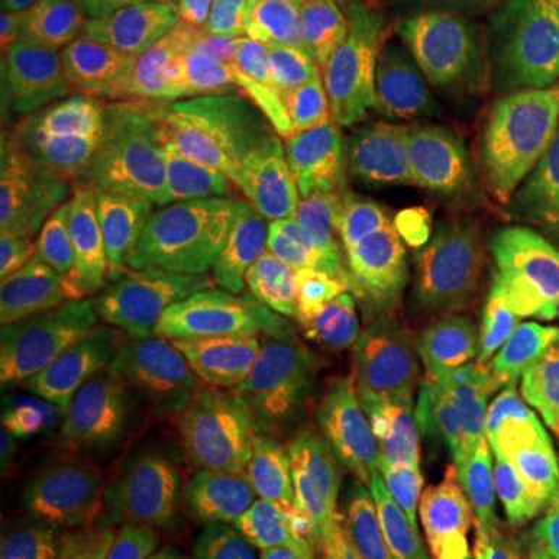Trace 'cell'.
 I'll return each instance as SVG.
<instances>
[{
    "label": "cell",
    "instance_id": "6da1fadb",
    "mask_svg": "<svg viewBox=\"0 0 559 559\" xmlns=\"http://www.w3.org/2000/svg\"><path fill=\"white\" fill-rule=\"evenodd\" d=\"M320 271L364 311L479 370L491 320L554 264L491 190L423 187L314 209L277 202Z\"/></svg>",
    "mask_w": 559,
    "mask_h": 559
},
{
    "label": "cell",
    "instance_id": "7a4b0ae2",
    "mask_svg": "<svg viewBox=\"0 0 559 559\" xmlns=\"http://www.w3.org/2000/svg\"><path fill=\"white\" fill-rule=\"evenodd\" d=\"M153 364L340 411L326 280L318 252L277 202L209 212L200 289Z\"/></svg>",
    "mask_w": 559,
    "mask_h": 559
},
{
    "label": "cell",
    "instance_id": "3957f363",
    "mask_svg": "<svg viewBox=\"0 0 559 559\" xmlns=\"http://www.w3.org/2000/svg\"><path fill=\"white\" fill-rule=\"evenodd\" d=\"M476 426V399L370 401L308 419L267 503L259 538L411 547L448 500Z\"/></svg>",
    "mask_w": 559,
    "mask_h": 559
},
{
    "label": "cell",
    "instance_id": "277c9868",
    "mask_svg": "<svg viewBox=\"0 0 559 559\" xmlns=\"http://www.w3.org/2000/svg\"><path fill=\"white\" fill-rule=\"evenodd\" d=\"M150 373L60 318L3 267L0 299V463L66 479L106 423L138 404Z\"/></svg>",
    "mask_w": 559,
    "mask_h": 559
},
{
    "label": "cell",
    "instance_id": "5b68a950",
    "mask_svg": "<svg viewBox=\"0 0 559 559\" xmlns=\"http://www.w3.org/2000/svg\"><path fill=\"white\" fill-rule=\"evenodd\" d=\"M3 143L13 202L28 227L47 234L134 197L146 180L121 109L44 72L7 106Z\"/></svg>",
    "mask_w": 559,
    "mask_h": 559
},
{
    "label": "cell",
    "instance_id": "8992f818",
    "mask_svg": "<svg viewBox=\"0 0 559 559\" xmlns=\"http://www.w3.org/2000/svg\"><path fill=\"white\" fill-rule=\"evenodd\" d=\"M360 44L355 7L293 3L175 38L165 72L280 112Z\"/></svg>",
    "mask_w": 559,
    "mask_h": 559
},
{
    "label": "cell",
    "instance_id": "52a82bcc",
    "mask_svg": "<svg viewBox=\"0 0 559 559\" xmlns=\"http://www.w3.org/2000/svg\"><path fill=\"white\" fill-rule=\"evenodd\" d=\"M274 116L165 69L121 103V121L146 180L215 200H242Z\"/></svg>",
    "mask_w": 559,
    "mask_h": 559
},
{
    "label": "cell",
    "instance_id": "ba28073f",
    "mask_svg": "<svg viewBox=\"0 0 559 559\" xmlns=\"http://www.w3.org/2000/svg\"><path fill=\"white\" fill-rule=\"evenodd\" d=\"M190 399L218 522L215 559H234L259 538L255 522L261 507L308 423V404L271 389L202 377H190Z\"/></svg>",
    "mask_w": 559,
    "mask_h": 559
},
{
    "label": "cell",
    "instance_id": "9c48e42d",
    "mask_svg": "<svg viewBox=\"0 0 559 559\" xmlns=\"http://www.w3.org/2000/svg\"><path fill=\"white\" fill-rule=\"evenodd\" d=\"M138 411L150 522L128 559H215L218 522L193 429L190 377L171 364H153Z\"/></svg>",
    "mask_w": 559,
    "mask_h": 559
},
{
    "label": "cell",
    "instance_id": "30bf717a",
    "mask_svg": "<svg viewBox=\"0 0 559 559\" xmlns=\"http://www.w3.org/2000/svg\"><path fill=\"white\" fill-rule=\"evenodd\" d=\"M404 69L407 60L358 44L340 66L274 116L246 178L242 200L326 202L342 128L380 100Z\"/></svg>",
    "mask_w": 559,
    "mask_h": 559
},
{
    "label": "cell",
    "instance_id": "8fae6325",
    "mask_svg": "<svg viewBox=\"0 0 559 559\" xmlns=\"http://www.w3.org/2000/svg\"><path fill=\"white\" fill-rule=\"evenodd\" d=\"M209 209L168 187L143 190L62 227L28 259L81 274H193L205 264Z\"/></svg>",
    "mask_w": 559,
    "mask_h": 559
},
{
    "label": "cell",
    "instance_id": "7c38bea8",
    "mask_svg": "<svg viewBox=\"0 0 559 559\" xmlns=\"http://www.w3.org/2000/svg\"><path fill=\"white\" fill-rule=\"evenodd\" d=\"M535 439L498 401L476 399V426L457 481L426 528L429 559H491L495 540L535 498Z\"/></svg>",
    "mask_w": 559,
    "mask_h": 559
},
{
    "label": "cell",
    "instance_id": "4fadbf2b",
    "mask_svg": "<svg viewBox=\"0 0 559 559\" xmlns=\"http://www.w3.org/2000/svg\"><path fill=\"white\" fill-rule=\"evenodd\" d=\"M13 271L60 318L138 360H159L168 352L193 305L202 277V271L134 277L81 274L28 255L13 261Z\"/></svg>",
    "mask_w": 559,
    "mask_h": 559
},
{
    "label": "cell",
    "instance_id": "5bb4252c",
    "mask_svg": "<svg viewBox=\"0 0 559 559\" xmlns=\"http://www.w3.org/2000/svg\"><path fill=\"white\" fill-rule=\"evenodd\" d=\"M171 44L156 0H79L57 20L44 75L116 103L159 75Z\"/></svg>",
    "mask_w": 559,
    "mask_h": 559
},
{
    "label": "cell",
    "instance_id": "9a60e30c",
    "mask_svg": "<svg viewBox=\"0 0 559 559\" xmlns=\"http://www.w3.org/2000/svg\"><path fill=\"white\" fill-rule=\"evenodd\" d=\"M535 441L559 439V271L540 274L491 320L476 370Z\"/></svg>",
    "mask_w": 559,
    "mask_h": 559
},
{
    "label": "cell",
    "instance_id": "2e32d148",
    "mask_svg": "<svg viewBox=\"0 0 559 559\" xmlns=\"http://www.w3.org/2000/svg\"><path fill=\"white\" fill-rule=\"evenodd\" d=\"M326 299L342 407L457 392L460 358L454 352L364 311L333 283H326Z\"/></svg>",
    "mask_w": 559,
    "mask_h": 559
},
{
    "label": "cell",
    "instance_id": "e0dca14e",
    "mask_svg": "<svg viewBox=\"0 0 559 559\" xmlns=\"http://www.w3.org/2000/svg\"><path fill=\"white\" fill-rule=\"evenodd\" d=\"M138 404L103 426L72 479V513L128 554L146 535L150 522L138 454Z\"/></svg>",
    "mask_w": 559,
    "mask_h": 559
},
{
    "label": "cell",
    "instance_id": "ac0fdd59",
    "mask_svg": "<svg viewBox=\"0 0 559 559\" xmlns=\"http://www.w3.org/2000/svg\"><path fill=\"white\" fill-rule=\"evenodd\" d=\"M500 0H426L417 40L407 62L485 75L491 69Z\"/></svg>",
    "mask_w": 559,
    "mask_h": 559
},
{
    "label": "cell",
    "instance_id": "d6986e66",
    "mask_svg": "<svg viewBox=\"0 0 559 559\" xmlns=\"http://www.w3.org/2000/svg\"><path fill=\"white\" fill-rule=\"evenodd\" d=\"M491 72L532 91H559V0H500Z\"/></svg>",
    "mask_w": 559,
    "mask_h": 559
},
{
    "label": "cell",
    "instance_id": "ffe728a7",
    "mask_svg": "<svg viewBox=\"0 0 559 559\" xmlns=\"http://www.w3.org/2000/svg\"><path fill=\"white\" fill-rule=\"evenodd\" d=\"M540 94L516 84V81L485 72L479 75V91H476V106L466 128L476 138L500 153L503 159L516 162L525 171L544 175V159H540Z\"/></svg>",
    "mask_w": 559,
    "mask_h": 559
},
{
    "label": "cell",
    "instance_id": "44dd1931",
    "mask_svg": "<svg viewBox=\"0 0 559 559\" xmlns=\"http://www.w3.org/2000/svg\"><path fill=\"white\" fill-rule=\"evenodd\" d=\"M72 513V485L3 466L0 473V557H16Z\"/></svg>",
    "mask_w": 559,
    "mask_h": 559
},
{
    "label": "cell",
    "instance_id": "7402d4cb",
    "mask_svg": "<svg viewBox=\"0 0 559 559\" xmlns=\"http://www.w3.org/2000/svg\"><path fill=\"white\" fill-rule=\"evenodd\" d=\"M476 91H479V75H463L448 69H417L407 62V69L382 94V100L429 124L457 128L473 116Z\"/></svg>",
    "mask_w": 559,
    "mask_h": 559
},
{
    "label": "cell",
    "instance_id": "603a6c76",
    "mask_svg": "<svg viewBox=\"0 0 559 559\" xmlns=\"http://www.w3.org/2000/svg\"><path fill=\"white\" fill-rule=\"evenodd\" d=\"M57 20L50 22H7L0 32V91L3 103L16 100L22 87H28L47 69L50 44Z\"/></svg>",
    "mask_w": 559,
    "mask_h": 559
},
{
    "label": "cell",
    "instance_id": "cb8c5ba5",
    "mask_svg": "<svg viewBox=\"0 0 559 559\" xmlns=\"http://www.w3.org/2000/svg\"><path fill=\"white\" fill-rule=\"evenodd\" d=\"M426 0H358L355 20H358L360 44L380 50L385 57L407 60L417 40Z\"/></svg>",
    "mask_w": 559,
    "mask_h": 559
},
{
    "label": "cell",
    "instance_id": "d4e9b609",
    "mask_svg": "<svg viewBox=\"0 0 559 559\" xmlns=\"http://www.w3.org/2000/svg\"><path fill=\"white\" fill-rule=\"evenodd\" d=\"M168 25L178 32V38H197L227 22L252 16L274 7L293 3H330V7H355L358 0H156Z\"/></svg>",
    "mask_w": 559,
    "mask_h": 559
},
{
    "label": "cell",
    "instance_id": "484cf974",
    "mask_svg": "<svg viewBox=\"0 0 559 559\" xmlns=\"http://www.w3.org/2000/svg\"><path fill=\"white\" fill-rule=\"evenodd\" d=\"M234 559H429L414 547H364L342 540L296 535V538H255Z\"/></svg>",
    "mask_w": 559,
    "mask_h": 559
},
{
    "label": "cell",
    "instance_id": "4316f807",
    "mask_svg": "<svg viewBox=\"0 0 559 559\" xmlns=\"http://www.w3.org/2000/svg\"><path fill=\"white\" fill-rule=\"evenodd\" d=\"M491 559H559V516L532 500L495 540Z\"/></svg>",
    "mask_w": 559,
    "mask_h": 559
},
{
    "label": "cell",
    "instance_id": "83f0119b",
    "mask_svg": "<svg viewBox=\"0 0 559 559\" xmlns=\"http://www.w3.org/2000/svg\"><path fill=\"white\" fill-rule=\"evenodd\" d=\"M10 559H128V550L116 547L97 528L69 513L57 528H50L44 538Z\"/></svg>",
    "mask_w": 559,
    "mask_h": 559
},
{
    "label": "cell",
    "instance_id": "f1b7e54d",
    "mask_svg": "<svg viewBox=\"0 0 559 559\" xmlns=\"http://www.w3.org/2000/svg\"><path fill=\"white\" fill-rule=\"evenodd\" d=\"M540 94V159L547 178L559 187V91H538Z\"/></svg>",
    "mask_w": 559,
    "mask_h": 559
},
{
    "label": "cell",
    "instance_id": "f546056e",
    "mask_svg": "<svg viewBox=\"0 0 559 559\" xmlns=\"http://www.w3.org/2000/svg\"><path fill=\"white\" fill-rule=\"evenodd\" d=\"M535 500L559 516V439L544 441L538 448V476Z\"/></svg>",
    "mask_w": 559,
    "mask_h": 559
},
{
    "label": "cell",
    "instance_id": "4dcf8cb0",
    "mask_svg": "<svg viewBox=\"0 0 559 559\" xmlns=\"http://www.w3.org/2000/svg\"><path fill=\"white\" fill-rule=\"evenodd\" d=\"M79 0H0L3 22H50L60 20Z\"/></svg>",
    "mask_w": 559,
    "mask_h": 559
}]
</instances>
